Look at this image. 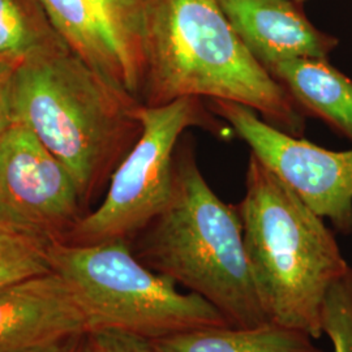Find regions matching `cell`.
Wrapping results in <instances>:
<instances>
[{"label":"cell","instance_id":"6da1fadb","mask_svg":"<svg viewBox=\"0 0 352 352\" xmlns=\"http://www.w3.org/2000/svg\"><path fill=\"white\" fill-rule=\"evenodd\" d=\"M145 106L206 98L247 106L302 138L305 113L227 21L217 0H149L142 45Z\"/></svg>","mask_w":352,"mask_h":352},{"label":"cell","instance_id":"7a4b0ae2","mask_svg":"<svg viewBox=\"0 0 352 352\" xmlns=\"http://www.w3.org/2000/svg\"><path fill=\"white\" fill-rule=\"evenodd\" d=\"M131 241L144 264L210 302L231 327L267 321L252 279L239 209L210 188L188 135L176 149L170 201Z\"/></svg>","mask_w":352,"mask_h":352},{"label":"cell","instance_id":"3957f363","mask_svg":"<svg viewBox=\"0 0 352 352\" xmlns=\"http://www.w3.org/2000/svg\"><path fill=\"white\" fill-rule=\"evenodd\" d=\"M140 103L68 47L34 56L14 74V123L63 164L81 200L113 175L139 139Z\"/></svg>","mask_w":352,"mask_h":352},{"label":"cell","instance_id":"277c9868","mask_svg":"<svg viewBox=\"0 0 352 352\" xmlns=\"http://www.w3.org/2000/svg\"><path fill=\"white\" fill-rule=\"evenodd\" d=\"M238 209L252 279L267 321L320 338L327 292L350 269L334 234L252 153Z\"/></svg>","mask_w":352,"mask_h":352},{"label":"cell","instance_id":"5b68a950","mask_svg":"<svg viewBox=\"0 0 352 352\" xmlns=\"http://www.w3.org/2000/svg\"><path fill=\"white\" fill-rule=\"evenodd\" d=\"M51 270L63 278L88 331L115 329L162 340L205 327H231L210 302L154 272L126 240L74 244L52 240Z\"/></svg>","mask_w":352,"mask_h":352},{"label":"cell","instance_id":"8992f818","mask_svg":"<svg viewBox=\"0 0 352 352\" xmlns=\"http://www.w3.org/2000/svg\"><path fill=\"white\" fill-rule=\"evenodd\" d=\"M135 115L141 123L139 139L115 168L101 205L68 232L74 244L131 243L164 212L173 196L175 153L184 132L200 126L221 139L234 132L196 97L162 106L140 103Z\"/></svg>","mask_w":352,"mask_h":352},{"label":"cell","instance_id":"52a82bcc","mask_svg":"<svg viewBox=\"0 0 352 352\" xmlns=\"http://www.w3.org/2000/svg\"><path fill=\"white\" fill-rule=\"evenodd\" d=\"M208 106L315 213L342 234H351L352 149L327 151L291 136L235 102L209 101Z\"/></svg>","mask_w":352,"mask_h":352},{"label":"cell","instance_id":"ba28073f","mask_svg":"<svg viewBox=\"0 0 352 352\" xmlns=\"http://www.w3.org/2000/svg\"><path fill=\"white\" fill-rule=\"evenodd\" d=\"M81 196L63 164L21 123L0 140V222L60 240L78 217Z\"/></svg>","mask_w":352,"mask_h":352},{"label":"cell","instance_id":"9c48e42d","mask_svg":"<svg viewBox=\"0 0 352 352\" xmlns=\"http://www.w3.org/2000/svg\"><path fill=\"white\" fill-rule=\"evenodd\" d=\"M85 333V317L56 273L0 289V352L33 351Z\"/></svg>","mask_w":352,"mask_h":352},{"label":"cell","instance_id":"30bf717a","mask_svg":"<svg viewBox=\"0 0 352 352\" xmlns=\"http://www.w3.org/2000/svg\"><path fill=\"white\" fill-rule=\"evenodd\" d=\"M240 41L267 69L296 58H327L338 39L317 29L294 0H217Z\"/></svg>","mask_w":352,"mask_h":352},{"label":"cell","instance_id":"8fae6325","mask_svg":"<svg viewBox=\"0 0 352 352\" xmlns=\"http://www.w3.org/2000/svg\"><path fill=\"white\" fill-rule=\"evenodd\" d=\"M267 71L302 113L352 140V80L327 58H296L273 64Z\"/></svg>","mask_w":352,"mask_h":352},{"label":"cell","instance_id":"7c38bea8","mask_svg":"<svg viewBox=\"0 0 352 352\" xmlns=\"http://www.w3.org/2000/svg\"><path fill=\"white\" fill-rule=\"evenodd\" d=\"M39 3L69 50L94 71L133 94L113 33L89 0H39Z\"/></svg>","mask_w":352,"mask_h":352},{"label":"cell","instance_id":"4fadbf2b","mask_svg":"<svg viewBox=\"0 0 352 352\" xmlns=\"http://www.w3.org/2000/svg\"><path fill=\"white\" fill-rule=\"evenodd\" d=\"M302 330L272 321L252 327L197 329L155 340L164 352H324Z\"/></svg>","mask_w":352,"mask_h":352},{"label":"cell","instance_id":"5bb4252c","mask_svg":"<svg viewBox=\"0 0 352 352\" xmlns=\"http://www.w3.org/2000/svg\"><path fill=\"white\" fill-rule=\"evenodd\" d=\"M68 47L39 0H0V60H26Z\"/></svg>","mask_w":352,"mask_h":352},{"label":"cell","instance_id":"9a60e30c","mask_svg":"<svg viewBox=\"0 0 352 352\" xmlns=\"http://www.w3.org/2000/svg\"><path fill=\"white\" fill-rule=\"evenodd\" d=\"M89 1L113 33L126 64L132 93L139 98L142 82V45L149 0Z\"/></svg>","mask_w":352,"mask_h":352},{"label":"cell","instance_id":"2e32d148","mask_svg":"<svg viewBox=\"0 0 352 352\" xmlns=\"http://www.w3.org/2000/svg\"><path fill=\"white\" fill-rule=\"evenodd\" d=\"M50 243L0 222V289L52 272Z\"/></svg>","mask_w":352,"mask_h":352},{"label":"cell","instance_id":"e0dca14e","mask_svg":"<svg viewBox=\"0 0 352 352\" xmlns=\"http://www.w3.org/2000/svg\"><path fill=\"white\" fill-rule=\"evenodd\" d=\"M321 329L333 344V352H352V266L327 292Z\"/></svg>","mask_w":352,"mask_h":352},{"label":"cell","instance_id":"ac0fdd59","mask_svg":"<svg viewBox=\"0 0 352 352\" xmlns=\"http://www.w3.org/2000/svg\"><path fill=\"white\" fill-rule=\"evenodd\" d=\"M87 350L88 352H164L155 340L115 329L88 331Z\"/></svg>","mask_w":352,"mask_h":352},{"label":"cell","instance_id":"d6986e66","mask_svg":"<svg viewBox=\"0 0 352 352\" xmlns=\"http://www.w3.org/2000/svg\"><path fill=\"white\" fill-rule=\"evenodd\" d=\"M19 64L0 60V140L13 126V81Z\"/></svg>","mask_w":352,"mask_h":352},{"label":"cell","instance_id":"ffe728a7","mask_svg":"<svg viewBox=\"0 0 352 352\" xmlns=\"http://www.w3.org/2000/svg\"><path fill=\"white\" fill-rule=\"evenodd\" d=\"M28 352H88L87 350V333Z\"/></svg>","mask_w":352,"mask_h":352},{"label":"cell","instance_id":"44dd1931","mask_svg":"<svg viewBox=\"0 0 352 352\" xmlns=\"http://www.w3.org/2000/svg\"><path fill=\"white\" fill-rule=\"evenodd\" d=\"M294 1H296V3H299V4H302V3H305L307 0H294Z\"/></svg>","mask_w":352,"mask_h":352}]
</instances>
